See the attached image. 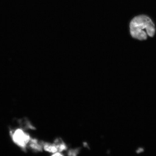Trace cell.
Masks as SVG:
<instances>
[{"label": "cell", "mask_w": 156, "mask_h": 156, "mask_svg": "<svg viewBox=\"0 0 156 156\" xmlns=\"http://www.w3.org/2000/svg\"><path fill=\"white\" fill-rule=\"evenodd\" d=\"M130 34L132 37L145 40L147 36L153 37L155 32L154 24L147 16L140 15L132 19L130 23Z\"/></svg>", "instance_id": "obj_1"}, {"label": "cell", "mask_w": 156, "mask_h": 156, "mask_svg": "<svg viewBox=\"0 0 156 156\" xmlns=\"http://www.w3.org/2000/svg\"><path fill=\"white\" fill-rule=\"evenodd\" d=\"M12 140L15 145L23 150L28 147L32 137L25 130L18 128L10 132Z\"/></svg>", "instance_id": "obj_2"}, {"label": "cell", "mask_w": 156, "mask_h": 156, "mask_svg": "<svg viewBox=\"0 0 156 156\" xmlns=\"http://www.w3.org/2000/svg\"><path fill=\"white\" fill-rule=\"evenodd\" d=\"M31 148L33 151L38 152L43 151V142L39 141L37 139L32 138L29 144L28 147Z\"/></svg>", "instance_id": "obj_3"}, {"label": "cell", "mask_w": 156, "mask_h": 156, "mask_svg": "<svg viewBox=\"0 0 156 156\" xmlns=\"http://www.w3.org/2000/svg\"><path fill=\"white\" fill-rule=\"evenodd\" d=\"M43 150L49 153L54 154L58 151L57 146L54 143L51 144L43 142Z\"/></svg>", "instance_id": "obj_4"}, {"label": "cell", "mask_w": 156, "mask_h": 156, "mask_svg": "<svg viewBox=\"0 0 156 156\" xmlns=\"http://www.w3.org/2000/svg\"><path fill=\"white\" fill-rule=\"evenodd\" d=\"M54 143L57 146L58 149V151L59 152H62L66 151L67 149V147L66 144L62 141L61 138H57L55 140Z\"/></svg>", "instance_id": "obj_5"}, {"label": "cell", "mask_w": 156, "mask_h": 156, "mask_svg": "<svg viewBox=\"0 0 156 156\" xmlns=\"http://www.w3.org/2000/svg\"><path fill=\"white\" fill-rule=\"evenodd\" d=\"M79 151L80 149L79 148L70 150L68 152V154L69 156H76L79 153Z\"/></svg>", "instance_id": "obj_6"}, {"label": "cell", "mask_w": 156, "mask_h": 156, "mask_svg": "<svg viewBox=\"0 0 156 156\" xmlns=\"http://www.w3.org/2000/svg\"><path fill=\"white\" fill-rule=\"evenodd\" d=\"M52 156H63V154H62V153H61V152H56V153L52 154L51 155Z\"/></svg>", "instance_id": "obj_7"}, {"label": "cell", "mask_w": 156, "mask_h": 156, "mask_svg": "<svg viewBox=\"0 0 156 156\" xmlns=\"http://www.w3.org/2000/svg\"><path fill=\"white\" fill-rule=\"evenodd\" d=\"M144 151L143 149H142V148H140L137 151V153H140V152H141Z\"/></svg>", "instance_id": "obj_8"}]
</instances>
